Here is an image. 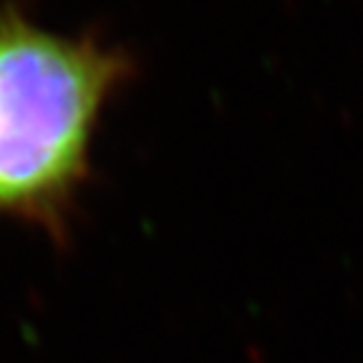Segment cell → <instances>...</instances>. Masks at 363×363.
<instances>
[{"instance_id":"obj_1","label":"cell","mask_w":363,"mask_h":363,"mask_svg":"<svg viewBox=\"0 0 363 363\" xmlns=\"http://www.w3.org/2000/svg\"><path fill=\"white\" fill-rule=\"evenodd\" d=\"M131 61L0 8V217L58 227L89 177L99 121Z\"/></svg>"}]
</instances>
